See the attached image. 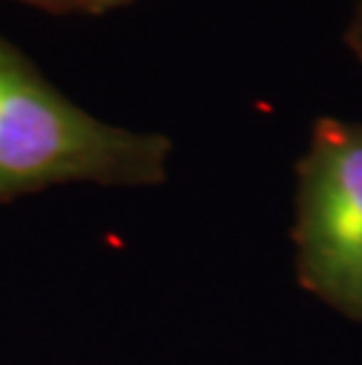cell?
I'll list each match as a JSON object with an SVG mask.
<instances>
[{
  "label": "cell",
  "instance_id": "cell-1",
  "mask_svg": "<svg viewBox=\"0 0 362 365\" xmlns=\"http://www.w3.org/2000/svg\"><path fill=\"white\" fill-rule=\"evenodd\" d=\"M172 142L95 118L0 38V203L48 186H153Z\"/></svg>",
  "mask_w": 362,
  "mask_h": 365
},
{
  "label": "cell",
  "instance_id": "cell-2",
  "mask_svg": "<svg viewBox=\"0 0 362 365\" xmlns=\"http://www.w3.org/2000/svg\"><path fill=\"white\" fill-rule=\"evenodd\" d=\"M299 285L362 321V123L322 115L297 163Z\"/></svg>",
  "mask_w": 362,
  "mask_h": 365
},
{
  "label": "cell",
  "instance_id": "cell-3",
  "mask_svg": "<svg viewBox=\"0 0 362 365\" xmlns=\"http://www.w3.org/2000/svg\"><path fill=\"white\" fill-rule=\"evenodd\" d=\"M344 41L348 45V50L356 54V59L362 64V0H358L356 7H353V14L348 19V26H346Z\"/></svg>",
  "mask_w": 362,
  "mask_h": 365
},
{
  "label": "cell",
  "instance_id": "cell-4",
  "mask_svg": "<svg viewBox=\"0 0 362 365\" xmlns=\"http://www.w3.org/2000/svg\"><path fill=\"white\" fill-rule=\"evenodd\" d=\"M50 12H85V0H19Z\"/></svg>",
  "mask_w": 362,
  "mask_h": 365
},
{
  "label": "cell",
  "instance_id": "cell-5",
  "mask_svg": "<svg viewBox=\"0 0 362 365\" xmlns=\"http://www.w3.org/2000/svg\"><path fill=\"white\" fill-rule=\"evenodd\" d=\"M134 0H85V12L99 14V12H111L118 10V7H125Z\"/></svg>",
  "mask_w": 362,
  "mask_h": 365
}]
</instances>
